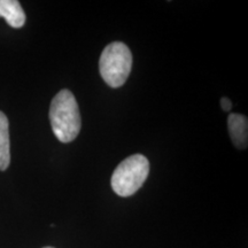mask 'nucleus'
I'll list each match as a JSON object with an SVG mask.
<instances>
[{"mask_svg":"<svg viewBox=\"0 0 248 248\" xmlns=\"http://www.w3.org/2000/svg\"><path fill=\"white\" fill-rule=\"evenodd\" d=\"M52 130L61 142H70L80 131V114L76 98L69 90H61L49 106Z\"/></svg>","mask_w":248,"mask_h":248,"instance_id":"f257e3e1","label":"nucleus"},{"mask_svg":"<svg viewBox=\"0 0 248 248\" xmlns=\"http://www.w3.org/2000/svg\"><path fill=\"white\" fill-rule=\"evenodd\" d=\"M228 129L233 145L239 150H246L248 145V121L241 114H231L228 119Z\"/></svg>","mask_w":248,"mask_h":248,"instance_id":"20e7f679","label":"nucleus"},{"mask_svg":"<svg viewBox=\"0 0 248 248\" xmlns=\"http://www.w3.org/2000/svg\"><path fill=\"white\" fill-rule=\"evenodd\" d=\"M0 17H4L12 28H22L26 23V13L17 0H0Z\"/></svg>","mask_w":248,"mask_h":248,"instance_id":"39448f33","label":"nucleus"},{"mask_svg":"<svg viewBox=\"0 0 248 248\" xmlns=\"http://www.w3.org/2000/svg\"><path fill=\"white\" fill-rule=\"evenodd\" d=\"M221 106H222L223 110L229 111V110H231V108H232V102L228 97H223L221 99Z\"/></svg>","mask_w":248,"mask_h":248,"instance_id":"0eeeda50","label":"nucleus"},{"mask_svg":"<svg viewBox=\"0 0 248 248\" xmlns=\"http://www.w3.org/2000/svg\"><path fill=\"white\" fill-rule=\"evenodd\" d=\"M150 173V162L142 154H133L123 160L111 176V188L123 198L131 197L141 187Z\"/></svg>","mask_w":248,"mask_h":248,"instance_id":"7ed1b4c3","label":"nucleus"},{"mask_svg":"<svg viewBox=\"0 0 248 248\" xmlns=\"http://www.w3.org/2000/svg\"><path fill=\"white\" fill-rule=\"evenodd\" d=\"M44 248H54V247H51V246H47V247H44Z\"/></svg>","mask_w":248,"mask_h":248,"instance_id":"6e6552de","label":"nucleus"},{"mask_svg":"<svg viewBox=\"0 0 248 248\" xmlns=\"http://www.w3.org/2000/svg\"><path fill=\"white\" fill-rule=\"evenodd\" d=\"M11 162V141L7 116L0 111V170L5 171Z\"/></svg>","mask_w":248,"mask_h":248,"instance_id":"423d86ee","label":"nucleus"},{"mask_svg":"<svg viewBox=\"0 0 248 248\" xmlns=\"http://www.w3.org/2000/svg\"><path fill=\"white\" fill-rule=\"evenodd\" d=\"M132 54L124 43L114 42L102 51L99 70L102 79L110 88H121L131 73Z\"/></svg>","mask_w":248,"mask_h":248,"instance_id":"f03ea898","label":"nucleus"}]
</instances>
